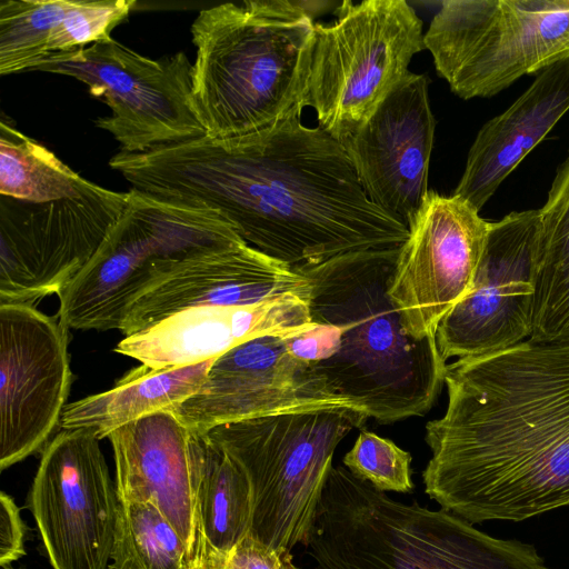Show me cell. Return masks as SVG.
<instances>
[{
    "mask_svg": "<svg viewBox=\"0 0 569 569\" xmlns=\"http://www.w3.org/2000/svg\"><path fill=\"white\" fill-rule=\"evenodd\" d=\"M109 166L139 191L219 211L249 246L292 269L397 249L409 234L370 201L341 142L301 114L242 138L120 150Z\"/></svg>",
    "mask_w": 569,
    "mask_h": 569,
    "instance_id": "cell-1",
    "label": "cell"
},
{
    "mask_svg": "<svg viewBox=\"0 0 569 569\" xmlns=\"http://www.w3.org/2000/svg\"><path fill=\"white\" fill-rule=\"evenodd\" d=\"M426 425L425 492L472 525L569 506V342L527 339L447 365Z\"/></svg>",
    "mask_w": 569,
    "mask_h": 569,
    "instance_id": "cell-2",
    "label": "cell"
},
{
    "mask_svg": "<svg viewBox=\"0 0 569 569\" xmlns=\"http://www.w3.org/2000/svg\"><path fill=\"white\" fill-rule=\"evenodd\" d=\"M399 249L297 269L310 283L311 321L338 330L336 351L313 368L336 396L381 425L425 416L447 376L436 338L412 337L389 295Z\"/></svg>",
    "mask_w": 569,
    "mask_h": 569,
    "instance_id": "cell-3",
    "label": "cell"
},
{
    "mask_svg": "<svg viewBox=\"0 0 569 569\" xmlns=\"http://www.w3.org/2000/svg\"><path fill=\"white\" fill-rule=\"evenodd\" d=\"M191 37L192 98L207 136L248 137L302 113L315 37L307 3H220L198 13Z\"/></svg>",
    "mask_w": 569,
    "mask_h": 569,
    "instance_id": "cell-4",
    "label": "cell"
},
{
    "mask_svg": "<svg viewBox=\"0 0 569 569\" xmlns=\"http://www.w3.org/2000/svg\"><path fill=\"white\" fill-rule=\"evenodd\" d=\"M317 569H543L536 547L446 510L395 500L345 466L330 469L308 541Z\"/></svg>",
    "mask_w": 569,
    "mask_h": 569,
    "instance_id": "cell-5",
    "label": "cell"
},
{
    "mask_svg": "<svg viewBox=\"0 0 569 569\" xmlns=\"http://www.w3.org/2000/svg\"><path fill=\"white\" fill-rule=\"evenodd\" d=\"M368 415L352 405L299 409L216 426L206 433L250 485V532L286 555L308 545L333 453Z\"/></svg>",
    "mask_w": 569,
    "mask_h": 569,
    "instance_id": "cell-6",
    "label": "cell"
},
{
    "mask_svg": "<svg viewBox=\"0 0 569 569\" xmlns=\"http://www.w3.org/2000/svg\"><path fill=\"white\" fill-rule=\"evenodd\" d=\"M243 243L217 210L131 188L101 247L58 296L57 317L69 329L120 330L129 307L187 261Z\"/></svg>",
    "mask_w": 569,
    "mask_h": 569,
    "instance_id": "cell-7",
    "label": "cell"
},
{
    "mask_svg": "<svg viewBox=\"0 0 569 569\" xmlns=\"http://www.w3.org/2000/svg\"><path fill=\"white\" fill-rule=\"evenodd\" d=\"M423 23L405 0L342 1L315 23L306 107L338 141L358 131L408 77L425 49Z\"/></svg>",
    "mask_w": 569,
    "mask_h": 569,
    "instance_id": "cell-8",
    "label": "cell"
},
{
    "mask_svg": "<svg viewBox=\"0 0 569 569\" xmlns=\"http://www.w3.org/2000/svg\"><path fill=\"white\" fill-rule=\"evenodd\" d=\"M423 43L456 96L491 98L569 58V0H446Z\"/></svg>",
    "mask_w": 569,
    "mask_h": 569,
    "instance_id": "cell-9",
    "label": "cell"
},
{
    "mask_svg": "<svg viewBox=\"0 0 569 569\" xmlns=\"http://www.w3.org/2000/svg\"><path fill=\"white\" fill-rule=\"evenodd\" d=\"M32 71L72 77L111 110L96 126L121 151L141 153L206 136L192 98V63L183 52L152 60L110 40L49 54Z\"/></svg>",
    "mask_w": 569,
    "mask_h": 569,
    "instance_id": "cell-10",
    "label": "cell"
},
{
    "mask_svg": "<svg viewBox=\"0 0 569 569\" xmlns=\"http://www.w3.org/2000/svg\"><path fill=\"white\" fill-rule=\"evenodd\" d=\"M127 201L128 191L93 182L48 202L0 196V305L34 306L59 296L93 258Z\"/></svg>",
    "mask_w": 569,
    "mask_h": 569,
    "instance_id": "cell-11",
    "label": "cell"
},
{
    "mask_svg": "<svg viewBox=\"0 0 569 569\" xmlns=\"http://www.w3.org/2000/svg\"><path fill=\"white\" fill-rule=\"evenodd\" d=\"M118 506L100 439L87 429L57 433L28 495L52 569H111Z\"/></svg>",
    "mask_w": 569,
    "mask_h": 569,
    "instance_id": "cell-12",
    "label": "cell"
},
{
    "mask_svg": "<svg viewBox=\"0 0 569 569\" xmlns=\"http://www.w3.org/2000/svg\"><path fill=\"white\" fill-rule=\"evenodd\" d=\"M407 223L389 295L412 337L436 338L441 319L472 288L490 222L462 198L429 190Z\"/></svg>",
    "mask_w": 569,
    "mask_h": 569,
    "instance_id": "cell-13",
    "label": "cell"
},
{
    "mask_svg": "<svg viewBox=\"0 0 569 569\" xmlns=\"http://www.w3.org/2000/svg\"><path fill=\"white\" fill-rule=\"evenodd\" d=\"M539 226V209L490 222L472 288L436 331L445 361L490 355L529 339Z\"/></svg>",
    "mask_w": 569,
    "mask_h": 569,
    "instance_id": "cell-14",
    "label": "cell"
},
{
    "mask_svg": "<svg viewBox=\"0 0 569 569\" xmlns=\"http://www.w3.org/2000/svg\"><path fill=\"white\" fill-rule=\"evenodd\" d=\"M68 329L28 305H0V469L43 451L72 382Z\"/></svg>",
    "mask_w": 569,
    "mask_h": 569,
    "instance_id": "cell-15",
    "label": "cell"
},
{
    "mask_svg": "<svg viewBox=\"0 0 569 569\" xmlns=\"http://www.w3.org/2000/svg\"><path fill=\"white\" fill-rule=\"evenodd\" d=\"M286 337H256L218 357L198 391L173 412L191 432L203 433L249 418L350 405L311 365L289 351Z\"/></svg>",
    "mask_w": 569,
    "mask_h": 569,
    "instance_id": "cell-16",
    "label": "cell"
},
{
    "mask_svg": "<svg viewBox=\"0 0 569 569\" xmlns=\"http://www.w3.org/2000/svg\"><path fill=\"white\" fill-rule=\"evenodd\" d=\"M435 129L429 79L410 71L368 121L340 141L370 201L406 222L429 191Z\"/></svg>",
    "mask_w": 569,
    "mask_h": 569,
    "instance_id": "cell-17",
    "label": "cell"
},
{
    "mask_svg": "<svg viewBox=\"0 0 569 569\" xmlns=\"http://www.w3.org/2000/svg\"><path fill=\"white\" fill-rule=\"evenodd\" d=\"M309 291L303 273L243 243L187 261L129 307L120 331L129 337L190 308L249 306Z\"/></svg>",
    "mask_w": 569,
    "mask_h": 569,
    "instance_id": "cell-18",
    "label": "cell"
},
{
    "mask_svg": "<svg viewBox=\"0 0 569 569\" xmlns=\"http://www.w3.org/2000/svg\"><path fill=\"white\" fill-rule=\"evenodd\" d=\"M309 295L293 293L249 306L190 308L124 337L114 351L156 369L217 359L256 337L291 336L315 327Z\"/></svg>",
    "mask_w": 569,
    "mask_h": 569,
    "instance_id": "cell-19",
    "label": "cell"
},
{
    "mask_svg": "<svg viewBox=\"0 0 569 569\" xmlns=\"http://www.w3.org/2000/svg\"><path fill=\"white\" fill-rule=\"evenodd\" d=\"M190 430L162 410L113 430L110 440L119 501L156 506L192 548L198 517Z\"/></svg>",
    "mask_w": 569,
    "mask_h": 569,
    "instance_id": "cell-20",
    "label": "cell"
},
{
    "mask_svg": "<svg viewBox=\"0 0 569 569\" xmlns=\"http://www.w3.org/2000/svg\"><path fill=\"white\" fill-rule=\"evenodd\" d=\"M567 111L569 58L539 72L507 110L481 127L452 194L480 212L502 181Z\"/></svg>",
    "mask_w": 569,
    "mask_h": 569,
    "instance_id": "cell-21",
    "label": "cell"
},
{
    "mask_svg": "<svg viewBox=\"0 0 569 569\" xmlns=\"http://www.w3.org/2000/svg\"><path fill=\"white\" fill-rule=\"evenodd\" d=\"M214 360L162 369L141 363L111 389L67 405L59 428L87 429L101 440L140 418L173 411L198 391Z\"/></svg>",
    "mask_w": 569,
    "mask_h": 569,
    "instance_id": "cell-22",
    "label": "cell"
},
{
    "mask_svg": "<svg viewBox=\"0 0 569 569\" xmlns=\"http://www.w3.org/2000/svg\"><path fill=\"white\" fill-rule=\"evenodd\" d=\"M539 212L529 339L569 342V150Z\"/></svg>",
    "mask_w": 569,
    "mask_h": 569,
    "instance_id": "cell-23",
    "label": "cell"
},
{
    "mask_svg": "<svg viewBox=\"0 0 569 569\" xmlns=\"http://www.w3.org/2000/svg\"><path fill=\"white\" fill-rule=\"evenodd\" d=\"M190 453L198 528L207 545L224 556L250 532L249 481L239 465L206 433L191 432Z\"/></svg>",
    "mask_w": 569,
    "mask_h": 569,
    "instance_id": "cell-24",
    "label": "cell"
},
{
    "mask_svg": "<svg viewBox=\"0 0 569 569\" xmlns=\"http://www.w3.org/2000/svg\"><path fill=\"white\" fill-rule=\"evenodd\" d=\"M90 182L48 148L1 120L0 196L48 202L74 197Z\"/></svg>",
    "mask_w": 569,
    "mask_h": 569,
    "instance_id": "cell-25",
    "label": "cell"
},
{
    "mask_svg": "<svg viewBox=\"0 0 569 569\" xmlns=\"http://www.w3.org/2000/svg\"><path fill=\"white\" fill-rule=\"evenodd\" d=\"M191 549L152 503L119 501L111 569H182Z\"/></svg>",
    "mask_w": 569,
    "mask_h": 569,
    "instance_id": "cell-26",
    "label": "cell"
},
{
    "mask_svg": "<svg viewBox=\"0 0 569 569\" xmlns=\"http://www.w3.org/2000/svg\"><path fill=\"white\" fill-rule=\"evenodd\" d=\"M71 0L0 2V74L32 71L50 53L48 42Z\"/></svg>",
    "mask_w": 569,
    "mask_h": 569,
    "instance_id": "cell-27",
    "label": "cell"
},
{
    "mask_svg": "<svg viewBox=\"0 0 569 569\" xmlns=\"http://www.w3.org/2000/svg\"><path fill=\"white\" fill-rule=\"evenodd\" d=\"M411 455L387 438L361 430L352 448L345 455L343 466L358 479L387 492L408 493L411 480Z\"/></svg>",
    "mask_w": 569,
    "mask_h": 569,
    "instance_id": "cell-28",
    "label": "cell"
},
{
    "mask_svg": "<svg viewBox=\"0 0 569 569\" xmlns=\"http://www.w3.org/2000/svg\"><path fill=\"white\" fill-rule=\"evenodd\" d=\"M136 4V0H71L50 36L49 53L72 51L110 40L112 30L128 18Z\"/></svg>",
    "mask_w": 569,
    "mask_h": 569,
    "instance_id": "cell-29",
    "label": "cell"
},
{
    "mask_svg": "<svg viewBox=\"0 0 569 569\" xmlns=\"http://www.w3.org/2000/svg\"><path fill=\"white\" fill-rule=\"evenodd\" d=\"M208 556L210 569H299L291 553H281L249 533L224 556L208 546Z\"/></svg>",
    "mask_w": 569,
    "mask_h": 569,
    "instance_id": "cell-30",
    "label": "cell"
},
{
    "mask_svg": "<svg viewBox=\"0 0 569 569\" xmlns=\"http://www.w3.org/2000/svg\"><path fill=\"white\" fill-rule=\"evenodd\" d=\"M27 527L13 498L0 495V566L9 567L26 555Z\"/></svg>",
    "mask_w": 569,
    "mask_h": 569,
    "instance_id": "cell-31",
    "label": "cell"
},
{
    "mask_svg": "<svg viewBox=\"0 0 569 569\" xmlns=\"http://www.w3.org/2000/svg\"><path fill=\"white\" fill-rule=\"evenodd\" d=\"M289 351L311 365L328 359L338 347V330L333 326L317 325L308 330L286 337Z\"/></svg>",
    "mask_w": 569,
    "mask_h": 569,
    "instance_id": "cell-32",
    "label": "cell"
},
{
    "mask_svg": "<svg viewBox=\"0 0 569 569\" xmlns=\"http://www.w3.org/2000/svg\"><path fill=\"white\" fill-rule=\"evenodd\" d=\"M1 569H14L12 566H9V567H3Z\"/></svg>",
    "mask_w": 569,
    "mask_h": 569,
    "instance_id": "cell-33",
    "label": "cell"
},
{
    "mask_svg": "<svg viewBox=\"0 0 569 569\" xmlns=\"http://www.w3.org/2000/svg\"><path fill=\"white\" fill-rule=\"evenodd\" d=\"M543 569H550V568H548V567H546V566H545V568H543Z\"/></svg>",
    "mask_w": 569,
    "mask_h": 569,
    "instance_id": "cell-34",
    "label": "cell"
},
{
    "mask_svg": "<svg viewBox=\"0 0 569 569\" xmlns=\"http://www.w3.org/2000/svg\"><path fill=\"white\" fill-rule=\"evenodd\" d=\"M209 567H210V565H209Z\"/></svg>",
    "mask_w": 569,
    "mask_h": 569,
    "instance_id": "cell-35",
    "label": "cell"
}]
</instances>
